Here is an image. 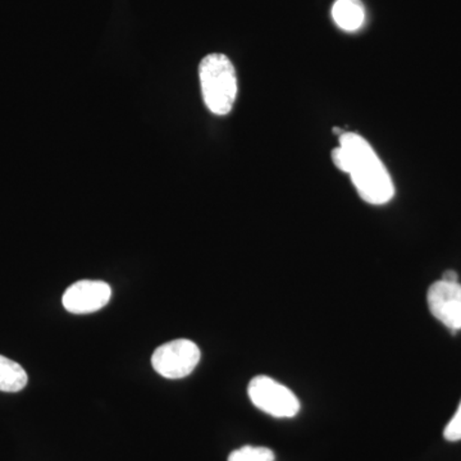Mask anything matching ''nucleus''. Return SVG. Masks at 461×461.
Listing matches in <instances>:
<instances>
[{
  "label": "nucleus",
  "instance_id": "obj_6",
  "mask_svg": "<svg viewBox=\"0 0 461 461\" xmlns=\"http://www.w3.org/2000/svg\"><path fill=\"white\" fill-rule=\"evenodd\" d=\"M112 288L107 282L83 280L67 288L62 303L66 311L74 314H89L108 304Z\"/></svg>",
  "mask_w": 461,
  "mask_h": 461
},
{
  "label": "nucleus",
  "instance_id": "obj_10",
  "mask_svg": "<svg viewBox=\"0 0 461 461\" xmlns=\"http://www.w3.org/2000/svg\"><path fill=\"white\" fill-rule=\"evenodd\" d=\"M444 437L450 442H456L461 439V402L454 417L451 418V420L446 426Z\"/></svg>",
  "mask_w": 461,
  "mask_h": 461
},
{
  "label": "nucleus",
  "instance_id": "obj_2",
  "mask_svg": "<svg viewBox=\"0 0 461 461\" xmlns=\"http://www.w3.org/2000/svg\"><path fill=\"white\" fill-rule=\"evenodd\" d=\"M203 99L212 113L229 114L238 98L235 67L224 54H209L199 66Z\"/></svg>",
  "mask_w": 461,
  "mask_h": 461
},
{
  "label": "nucleus",
  "instance_id": "obj_11",
  "mask_svg": "<svg viewBox=\"0 0 461 461\" xmlns=\"http://www.w3.org/2000/svg\"><path fill=\"white\" fill-rule=\"evenodd\" d=\"M442 281L446 282H459V275H457L455 271H446L444 275H442Z\"/></svg>",
  "mask_w": 461,
  "mask_h": 461
},
{
  "label": "nucleus",
  "instance_id": "obj_7",
  "mask_svg": "<svg viewBox=\"0 0 461 461\" xmlns=\"http://www.w3.org/2000/svg\"><path fill=\"white\" fill-rule=\"evenodd\" d=\"M332 18L339 29L354 32L366 21V8L362 0H336L332 7Z\"/></svg>",
  "mask_w": 461,
  "mask_h": 461
},
{
  "label": "nucleus",
  "instance_id": "obj_5",
  "mask_svg": "<svg viewBox=\"0 0 461 461\" xmlns=\"http://www.w3.org/2000/svg\"><path fill=\"white\" fill-rule=\"evenodd\" d=\"M427 302L430 313L453 333L461 330V285L437 281L429 287Z\"/></svg>",
  "mask_w": 461,
  "mask_h": 461
},
{
  "label": "nucleus",
  "instance_id": "obj_3",
  "mask_svg": "<svg viewBox=\"0 0 461 461\" xmlns=\"http://www.w3.org/2000/svg\"><path fill=\"white\" fill-rule=\"evenodd\" d=\"M251 402L275 418H294L299 414L300 402L295 393L271 377L258 375L248 388Z\"/></svg>",
  "mask_w": 461,
  "mask_h": 461
},
{
  "label": "nucleus",
  "instance_id": "obj_8",
  "mask_svg": "<svg viewBox=\"0 0 461 461\" xmlns=\"http://www.w3.org/2000/svg\"><path fill=\"white\" fill-rule=\"evenodd\" d=\"M29 377L20 364L0 355V391L20 393L26 387Z\"/></svg>",
  "mask_w": 461,
  "mask_h": 461
},
{
  "label": "nucleus",
  "instance_id": "obj_4",
  "mask_svg": "<svg viewBox=\"0 0 461 461\" xmlns=\"http://www.w3.org/2000/svg\"><path fill=\"white\" fill-rule=\"evenodd\" d=\"M199 362L198 345L186 339H173L159 346L151 357V366L158 375L168 379L187 377Z\"/></svg>",
  "mask_w": 461,
  "mask_h": 461
},
{
  "label": "nucleus",
  "instance_id": "obj_9",
  "mask_svg": "<svg viewBox=\"0 0 461 461\" xmlns=\"http://www.w3.org/2000/svg\"><path fill=\"white\" fill-rule=\"evenodd\" d=\"M229 461H276V456L271 448L262 447V446H244L232 451Z\"/></svg>",
  "mask_w": 461,
  "mask_h": 461
},
{
  "label": "nucleus",
  "instance_id": "obj_1",
  "mask_svg": "<svg viewBox=\"0 0 461 461\" xmlns=\"http://www.w3.org/2000/svg\"><path fill=\"white\" fill-rule=\"evenodd\" d=\"M332 159L339 171L350 175L355 189L364 202L384 205L395 195L390 173L363 136L342 132L339 148L332 151Z\"/></svg>",
  "mask_w": 461,
  "mask_h": 461
}]
</instances>
